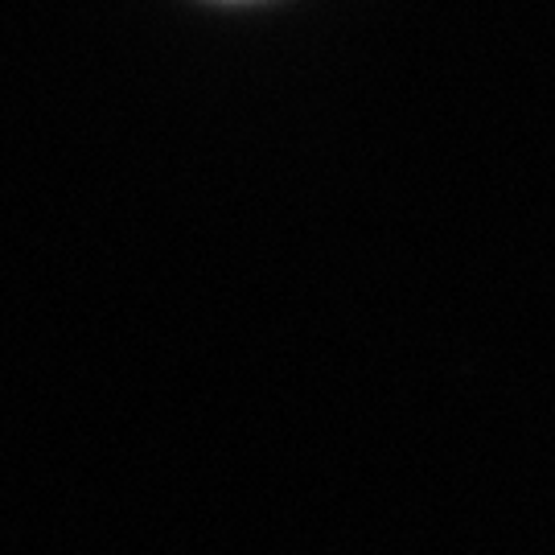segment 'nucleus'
<instances>
[{
  "label": "nucleus",
  "mask_w": 555,
  "mask_h": 555,
  "mask_svg": "<svg viewBox=\"0 0 555 555\" xmlns=\"http://www.w3.org/2000/svg\"><path fill=\"white\" fill-rule=\"evenodd\" d=\"M222 4H243V0H222Z\"/></svg>",
  "instance_id": "f257e3e1"
}]
</instances>
